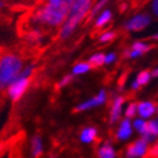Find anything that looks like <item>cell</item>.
Listing matches in <instances>:
<instances>
[{"instance_id": "18", "label": "cell", "mask_w": 158, "mask_h": 158, "mask_svg": "<svg viewBox=\"0 0 158 158\" xmlns=\"http://www.w3.org/2000/svg\"><path fill=\"white\" fill-rule=\"evenodd\" d=\"M110 17H112V14H110V12H109V10H104L103 13H102L100 17L98 18V21H97V27H102V26H104L106 23H108V22H109Z\"/></svg>"}, {"instance_id": "26", "label": "cell", "mask_w": 158, "mask_h": 158, "mask_svg": "<svg viewBox=\"0 0 158 158\" xmlns=\"http://www.w3.org/2000/svg\"><path fill=\"white\" fill-rule=\"evenodd\" d=\"M3 6V2H2V0H0V8H2Z\"/></svg>"}, {"instance_id": "16", "label": "cell", "mask_w": 158, "mask_h": 158, "mask_svg": "<svg viewBox=\"0 0 158 158\" xmlns=\"http://www.w3.org/2000/svg\"><path fill=\"white\" fill-rule=\"evenodd\" d=\"M89 64L91 67H99L102 64H104V55L102 54V53L94 54L93 57L90 58V60H89Z\"/></svg>"}, {"instance_id": "3", "label": "cell", "mask_w": 158, "mask_h": 158, "mask_svg": "<svg viewBox=\"0 0 158 158\" xmlns=\"http://www.w3.org/2000/svg\"><path fill=\"white\" fill-rule=\"evenodd\" d=\"M22 69V60L13 54H5L0 58V89L8 86L18 77Z\"/></svg>"}, {"instance_id": "19", "label": "cell", "mask_w": 158, "mask_h": 158, "mask_svg": "<svg viewBox=\"0 0 158 158\" xmlns=\"http://www.w3.org/2000/svg\"><path fill=\"white\" fill-rule=\"evenodd\" d=\"M107 3H108V0H99V2L97 3V5L94 6L93 9H91V12H90V15H91V17H94V15H95L98 12H100L102 9H103L104 5H106Z\"/></svg>"}, {"instance_id": "22", "label": "cell", "mask_w": 158, "mask_h": 158, "mask_svg": "<svg viewBox=\"0 0 158 158\" xmlns=\"http://www.w3.org/2000/svg\"><path fill=\"white\" fill-rule=\"evenodd\" d=\"M113 37H114V34H113V32H110V31H108V32H104L103 35L100 36V41H102V43H106V41L112 40Z\"/></svg>"}, {"instance_id": "25", "label": "cell", "mask_w": 158, "mask_h": 158, "mask_svg": "<svg viewBox=\"0 0 158 158\" xmlns=\"http://www.w3.org/2000/svg\"><path fill=\"white\" fill-rule=\"evenodd\" d=\"M157 4H158V2L157 0H154V3H153V12L157 14Z\"/></svg>"}, {"instance_id": "12", "label": "cell", "mask_w": 158, "mask_h": 158, "mask_svg": "<svg viewBox=\"0 0 158 158\" xmlns=\"http://www.w3.org/2000/svg\"><path fill=\"white\" fill-rule=\"evenodd\" d=\"M149 80H151V72L149 71H143V72H140L136 77V81H134L132 84V89L134 90H138L140 86L143 85H147L149 82Z\"/></svg>"}, {"instance_id": "2", "label": "cell", "mask_w": 158, "mask_h": 158, "mask_svg": "<svg viewBox=\"0 0 158 158\" xmlns=\"http://www.w3.org/2000/svg\"><path fill=\"white\" fill-rule=\"evenodd\" d=\"M91 0H71V6L67 18L64 19V25L60 30V37L66 39L73 32L88 12L90 10Z\"/></svg>"}, {"instance_id": "6", "label": "cell", "mask_w": 158, "mask_h": 158, "mask_svg": "<svg viewBox=\"0 0 158 158\" xmlns=\"http://www.w3.org/2000/svg\"><path fill=\"white\" fill-rule=\"evenodd\" d=\"M147 153H148V143L143 139L135 141L126 151L127 157H144L147 156Z\"/></svg>"}, {"instance_id": "17", "label": "cell", "mask_w": 158, "mask_h": 158, "mask_svg": "<svg viewBox=\"0 0 158 158\" xmlns=\"http://www.w3.org/2000/svg\"><path fill=\"white\" fill-rule=\"evenodd\" d=\"M90 64L89 63H78V64H76L73 67V75H81V73H85V72H88V71L90 69Z\"/></svg>"}, {"instance_id": "4", "label": "cell", "mask_w": 158, "mask_h": 158, "mask_svg": "<svg viewBox=\"0 0 158 158\" xmlns=\"http://www.w3.org/2000/svg\"><path fill=\"white\" fill-rule=\"evenodd\" d=\"M9 85L10 86H9V90H8V94H9L12 100L17 102L18 99L22 98V95L27 90L30 85V80H28V77H17Z\"/></svg>"}, {"instance_id": "14", "label": "cell", "mask_w": 158, "mask_h": 158, "mask_svg": "<svg viewBox=\"0 0 158 158\" xmlns=\"http://www.w3.org/2000/svg\"><path fill=\"white\" fill-rule=\"evenodd\" d=\"M99 157L100 158H114L116 157V152L110 145L106 144V145H103L99 149Z\"/></svg>"}, {"instance_id": "11", "label": "cell", "mask_w": 158, "mask_h": 158, "mask_svg": "<svg viewBox=\"0 0 158 158\" xmlns=\"http://www.w3.org/2000/svg\"><path fill=\"white\" fill-rule=\"evenodd\" d=\"M131 132H132V129H131L130 121L129 120H123L121 122L120 129H118V131H117V138L120 140H126V139L130 138Z\"/></svg>"}, {"instance_id": "7", "label": "cell", "mask_w": 158, "mask_h": 158, "mask_svg": "<svg viewBox=\"0 0 158 158\" xmlns=\"http://www.w3.org/2000/svg\"><path fill=\"white\" fill-rule=\"evenodd\" d=\"M152 49V46L151 45H148L145 43H141V41H138L135 43L132 46H131V49L129 52H126V57H129V58H136V57H140L141 54H144L147 53L148 50H151Z\"/></svg>"}, {"instance_id": "13", "label": "cell", "mask_w": 158, "mask_h": 158, "mask_svg": "<svg viewBox=\"0 0 158 158\" xmlns=\"http://www.w3.org/2000/svg\"><path fill=\"white\" fill-rule=\"evenodd\" d=\"M97 136V130L93 127H88L81 132V140L84 143H91Z\"/></svg>"}, {"instance_id": "1", "label": "cell", "mask_w": 158, "mask_h": 158, "mask_svg": "<svg viewBox=\"0 0 158 158\" xmlns=\"http://www.w3.org/2000/svg\"><path fill=\"white\" fill-rule=\"evenodd\" d=\"M71 6V0H49L36 13V19L50 26H58L67 18Z\"/></svg>"}, {"instance_id": "8", "label": "cell", "mask_w": 158, "mask_h": 158, "mask_svg": "<svg viewBox=\"0 0 158 158\" xmlns=\"http://www.w3.org/2000/svg\"><path fill=\"white\" fill-rule=\"evenodd\" d=\"M104 102H106V93H104V91H100L95 98H93V99H90V100H88V102H85V103L80 104V106L76 108V110H86V109H90V108H94V107H98V106H100V104H103Z\"/></svg>"}, {"instance_id": "10", "label": "cell", "mask_w": 158, "mask_h": 158, "mask_svg": "<svg viewBox=\"0 0 158 158\" xmlns=\"http://www.w3.org/2000/svg\"><path fill=\"white\" fill-rule=\"evenodd\" d=\"M122 103H123V98L118 97L114 99V103L112 106V110H110V122L114 123L118 121V118L121 116V109H122Z\"/></svg>"}, {"instance_id": "15", "label": "cell", "mask_w": 158, "mask_h": 158, "mask_svg": "<svg viewBox=\"0 0 158 158\" xmlns=\"http://www.w3.org/2000/svg\"><path fill=\"white\" fill-rule=\"evenodd\" d=\"M43 153V141L39 136H35L32 139V154L34 157H39Z\"/></svg>"}, {"instance_id": "21", "label": "cell", "mask_w": 158, "mask_h": 158, "mask_svg": "<svg viewBox=\"0 0 158 158\" xmlns=\"http://www.w3.org/2000/svg\"><path fill=\"white\" fill-rule=\"evenodd\" d=\"M135 113H136V106L134 104V103L130 104L127 107V109H126V112H125V114H126V117H127V118L134 117V116H135Z\"/></svg>"}, {"instance_id": "5", "label": "cell", "mask_w": 158, "mask_h": 158, "mask_svg": "<svg viewBox=\"0 0 158 158\" xmlns=\"http://www.w3.org/2000/svg\"><path fill=\"white\" fill-rule=\"evenodd\" d=\"M149 23H151V17L148 14H139L127 22L126 28L130 31H140V30H144L147 26H149Z\"/></svg>"}, {"instance_id": "23", "label": "cell", "mask_w": 158, "mask_h": 158, "mask_svg": "<svg viewBox=\"0 0 158 158\" xmlns=\"http://www.w3.org/2000/svg\"><path fill=\"white\" fill-rule=\"evenodd\" d=\"M113 60H116V54L110 53V54H108V55H104V63H107V64L112 63Z\"/></svg>"}, {"instance_id": "20", "label": "cell", "mask_w": 158, "mask_h": 158, "mask_svg": "<svg viewBox=\"0 0 158 158\" xmlns=\"http://www.w3.org/2000/svg\"><path fill=\"white\" fill-rule=\"evenodd\" d=\"M145 125L147 122L143 121V120H135V122H134V126H135V129L140 132V134H143L144 130H145Z\"/></svg>"}, {"instance_id": "24", "label": "cell", "mask_w": 158, "mask_h": 158, "mask_svg": "<svg viewBox=\"0 0 158 158\" xmlns=\"http://www.w3.org/2000/svg\"><path fill=\"white\" fill-rule=\"evenodd\" d=\"M71 80H72V76H66V77L59 82V86H66Z\"/></svg>"}, {"instance_id": "9", "label": "cell", "mask_w": 158, "mask_h": 158, "mask_svg": "<svg viewBox=\"0 0 158 158\" xmlns=\"http://www.w3.org/2000/svg\"><path fill=\"white\" fill-rule=\"evenodd\" d=\"M156 109H157L156 106L153 103H151V102H143V103H140L136 107V110L143 118H148V117H151L152 114H154Z\"/></svg>"}]
</instances>
